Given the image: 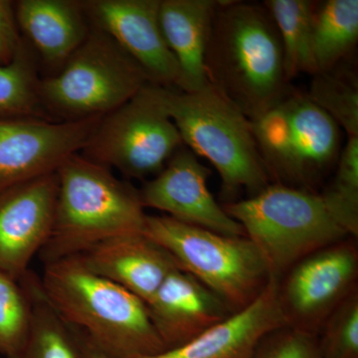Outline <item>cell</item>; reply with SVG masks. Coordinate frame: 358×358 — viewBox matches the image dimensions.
Segmentation results:
<instances>
[{
    "label": "cell",
    "instance_id": "cell-17",
    "mask_svg": "<svg viewBox=\"0 0 358 358\" xmlns=\"http://www.w3.org/2000/svg\"><path fill=\"white\" fill-rule=\"evenodd\" d=\"M79 256L90 270L128 289L145 303L167 275L179 268L173 257L143 232L112 238Z\"/></svg>",
    "mask_w": 358,
    "mask_h": 358
},
{
    "label": "cell",
    "instance_id": "cell-23",
    "mask_svg": "<svg viewBox=\"0 0 358 358\" xmlns=\"http://www.w3.org/2000/svg\"><path fill=\"white\" fill-rule=\"evenodd\" d=\"M308 96L324 110L341 129L358 136L357 75L345 62L327 72L313 75Z\"/></svg>",
    "mask_w": 358,
    "mask_h": 358
},
{
    "label": "cell",
    "instance_id": "cell-4",
    "mask_svg": "<svg viewBox=\"0 0 358 358\" xmlns=\"http://www.w3.org/2000/svg\"><path fill=\"white\" fill-rule=\"evenodd\" d=\"M167 114L185 147L211 162L223 196L255 195L272 183L259 152L251 121L211 85L196 92L162 88Z\"/></svg>",
    "mask_w": 358,
    "mask_h": 358
},
{
    "label": "cell",
    "instance_id": "cell-10",
    "mask_svg": "<svg viewBox=\"0 0 358 358\" xmlns=\"http://www.w3.org/2000/svg\"><path fill=\"white\" fill-rule=\"evenodd\" d=\"M286 274L278 294L287 326L317 336L329 315L357 289V245L350 238L329 245Z\"/></svg>",
    "mask_w": 358,
    "mask_h": 358
},
{
    "label": "cell",
    "instance_id": "cell-7",
    "mask_svg": "<svg viewBox=\"0 0 358 358\" xmlns=\"http://www.w3.org/2000/svg\"><path fill=\"white\" fill-rule=\"evenodd\" d=\"M143 234L166 250L179 268L196 278L236 313L270 282V270L246 236H230L167 215H147Z\"/></svg>",
    "mask_w": 358,
    "mask_h": 358
},
{
    "label": "cell",
    "instance_id": "cell-20",
    "mask_svg": "<svg viewBox=\"0 0 358 358\" xmlns=\"http://www.w3.org/2000/svg\"><path fill=\"white\" fill-rule=\"evenodd\" d=\"M357 40V0L313 2L312 45L317 73L345 63Z\"/></svg>",
    "mask_w": 358,
    "mask_h": 358
},
{
    "label": "cell",
    "instance_id": "cell-12",
    "mask_svg": "<svg viewBox=\"0 0 358 358\" xmlns=\"http://www.w3.org/2000/svg\"><path fill=\"white\" fill-rule=\"evenodd\" d=\"M88 20L133 59L150 84L176 88L179 68L159 24L160 0L82 1Z\"/></svg>",
    "mask_w": 358,
    "mask_h": 358
},
{
    "label": "cell",
    "instance_id": "cell-9",
    "mask_svg": "<svg viewBox=\"0 0 358 358\" xmlns=\"http://www.w3.org/2000/svg\"><path fill=\"white\" fill-rule=\"evenodd\" d=\"M162 88L148 84L128 102L103 117L83 148V157L115 167L129 178L159 174L185 145L167 114Z\"/></svg>",
    "mask_w": 358,
    "mask_h": 358
},
{
    "label": "cell",
    "instance_id": "cell-27",
    "mask_svg": "<svg viewBox=\"0 0 358 358\" xmlns=\"http://www.w3.org/2000/svg\"><path fill=\"white\" fill-rule=\"evenodd\" d=\"M317 338L322 358H358V291L327 317Z\"/></svg>",
    "mask_w": 358,
    "mask_h": 358
},
{
    "label": "cell",
    "instance_id": "cell-16",
    "mask_svg": "<svg viewBox=\"0 0 358 358\" xmlns=\"http://www.w3.org/2000/svg\"><path fill=\"white\" fill-rule=\"evenodd\" d=\"M147 307L166 350L185 345L234 313L220 296L181 268L167 275Z\"/></svg>",
    "mask_w": 358,
    "mask_h": 358
},
{
    "label": "cell",
    "instance_id": "cell-30",
    "mask_svg": "<svg viewBox=\"0 0 358 358\" xmlns=\"http://www.w3.org/2000/svg\"><path fill=\"white\" fill-rule=\"evenodd\" d=\"M78 336V345H79L80 357L81 358H114L96 348L88 338L81 334Z\"/></svg>",
    "mask_w": 358,
    "mask_h": 358
},
{
    "label": "cell",
    "instance_id": "cell-1",
    "mask_svg": "<svg viewBox=\"0 0 358 358\" xmlns=\"http://www.w3.org/2000/svg\"><path fill=\"white\" fill-rule=\"evenodd\" d=\"M209 83L251 121L293 87L279 32L263 3L220 0L205 55Z\"/></svg>",
    "mask_w": 358,
    "mask_h": 358
},
{
    "label": "cell",
    "instance_id": "cell-19",
    "mask_svg": "<svg viewBox=\"0 0 358 358\" xmlns=\"http://www.w3.org/2000/svg\"><path fill=\"white\" fill-rule=\"evenodd\" d=\"M15 17L45 63L60 69L90 32L83 3L73 0H21Z\"/></svg>",
    "mask_w": 358,
    "mask_h": 358
},
{
    "label": "cell",
    "instance_id": "cell-25",
    "mask_svg": "<svg viewBox=\"0 0 358 358\" xmlns=\"http://www.w3.org/2000/svg\"><path fill=\"white\" fill-rule=\"evenodd\" d=\"M334 218L352 237L358 235V136L348 138L341 148L336 173L320 193Z\"/></svg>",
    "mask_w": 358,
    "mask_h": 358
},
{
    "label": "cell",
    "instance_id": "cell-3",
    "mask_svg": "<svg viewBox=\"0 0 358 358\" xmlns=\"http://www.w3.org/2000/svg\"><path fill=\"white\" fill-rule=\"evenodd\" d=\"M55 217L40 251L45 264L79 256L122 235L143 232L145 217L140 192L109 167L77 154L58 169Z\"/></svg>",
    "mask_w": 358,
    "mask_h": 358
},
{
    "label": "cell",
    "instance_id": "cell-2",
    "mask_svg": "<svg viewBox=\"0 0 358 358\" xmlns=\"http://www.w3.org/2000/svg\"><path fill=\"white\" fill-rule=\"evenodd\" d=\"M39 284L59 317L110 357L129 358L166 350L147 303L90 270L81 256L45 264Z\"/></svg>",
    "mask_w": 358,
    "mask_h": 358
},
{
    "label": "cell",
    "instance_id": "cell-15",
    "mask_svg": "<svg viewBox=\"0 0 358 358\" xmlns=\"http://www.w3.org/2000/svg\"><path fill=\"white\" fill-rule=\"evenodd\" d=\"M278 289L279 280L272 277L248 307L233 313L185 345L129 358H253L257 345L266 334L287 326Z\"/></svg>",
    "mask_w": 358,
    "mask_h": 358
},
{
    "label": "cell",
    "instance_id": "cell-22",
    "mask_svg": "<svg viewBox=\"0 0 358 358\" xmlns=\"http://www.w3.org/2000/svg\"><path fill=\"white\" fill-rule=\"evenodd\" d=\"M313 2L310 0H266L281 40L285 72L289 83L301 74L317 73L312 45Z\"/></svg>",
    "mask_w": 358,
    "mask_h": 358
},
{
    "label": "cell",
    "instance_id": "cell-18",
    "mask_svg": "<svg viewBox=\"0 0 358 358\" xmlns=\"http://www.w3.org/2000/svg\"><path fill=\"white\" fill-rule=\"evenodd\" d=\"M219 1L160 0V28L179 68L176 89L196 92L210 85L205 55Z\"/></svg>",
    "mask_w": 358,
    "mask_h": 358
},
{
    "label": "cell",
    "instance_id": "cell-11",
    "mask_svg": "<svg viewBox=\"0 0 358 358\" xmlns=\"http://www.w3.org/2000/svg\"><path fill=\"white\" fill-rule=\"evenodd\" d=\"M101 119L0 120V192L57 173L66 160L83 150Z\"/></svg>",
    "mask_w": 358,
    "mask_h": 358
},
{
    "label": "cell",
    "instance_id": "cell-26",
    "mask_svg": "<svg viewBox=\"0 0 358 358\" xmlns=\"http://www.w3.org/2000/svg\"><path fill=\"white\" fill-rule=\"evenodd\" d=\"M31 303L17 281L0 273V352L13 355L25 343L31 327Z\"/></svg>",
    "mask_w": 358,
    "mask_h": 358
},
{
    "label": "cell",
    "instance_id": "cell-6",
    "mask_svg": "<svg viewBox=\"0 0 358 358\" xmlns=\"http://www.w3.org/2000/svg\"><path fill=\"white\" fill-rule=\"evenodd\" d=\"M251 124L274 183L315 192L336 166L343 148L341 129L307 93L292 88Z\"/></svg>",
    "mask_w": 358,
    "mask_h": 358
},
{
    "label": "cell",
    "instance_id": "cell-13",
    "mask_svg": "<svg viewBox=\"0 0 358 358\" xmlns=\"http://www.w3.org/2000/svg\"><path fill=\"white\" fill-rule=\"evenodd\" d=\"M212 171L183 145L154 178L138 190L145 208L164 212L180 222L230 236H246L208 189Z\"/></svg>",
    "mask_w": 358,
    "mask_h": 358
},
{
    "label": "cell",
    "instance_id": "cell-28",
    "mask_svg": "<svg viewBox=\"0 0 358 358\" xmlns=\"http://www.w3.org/2000/svg\"><path fill=\"white\" fill-rule=\"evenodd\" d=\"M253 358H322L317 336L282 327L266 334Z\"/></svg>",
    "mask_w": 358,
    "mask_h": 358
},
{
    "label": "cell",
    "instance_id": "cell-29",
    "mask_svg": "<svg viewBox=\"0 0 358 358\" xmlns=\"http://www.w3.org/2000/svg\"><path fill=\"white\" fill-rule=\"evenodd\" d=\"M22 44L13 3L0 0V65L9 64Z\"/></svg>",
    "mask_w": 358,
    "mask_h": 358
},
{
    "label": "cell",
    "instance_id": "cell-21",
    "mask_svg": "<svg viewBox=\"0 0 358 358\" xmlns=\"http://www.w3.org/2000/svg\"><path fill=\"white\" fill-rule=\"evenodd\" d=\"M23 278L31 303V327L20 350L4 358H81L77 334L45 300L39 282Z\"/></svg>",
    "mask_w": 358,
    "mask_h": 358
},
{
    "label": "cell",
    "instance_id": "cell-24",
    "mask_svg": "<svg viewBox=\"0 0 358 358\" xmlns=\"http://www.w3.org/2000/svg\"><path fill=\"white\" fill-rule=\"evenodd\" d=\"M39 84L34 60L23 43L9 64L0 65V120L41 119Z\"/></svg>",
    "mask_w": 358,
    "mask_h": 358
},
{
    "label": "cell",
    "instance_id": "cell-14",
    "mask_svg": "<svg viewBox=\"0 0 358 358\" xmlns=\"http://www.w3.org/2000/svg\"><path fill=\"white\" fill-rule=\"evenodd\" d=\"M57 174L0 192V273L18 281L50 237L57 199Z\"/></svg>",
    "mask_w": 358,
    "mask_h": 358
},
{
    "label": "cell",
    "instance_id": "cell-5",
    "mask_svg": "<svg viewBox=\"0 0 358 358\" xmlns=\"http://www.w3.org/2000/svg\"><path fill=\"white\" fill-rule=\"evenodd\" d=\"M280 280L294 264L350 237L334 218L322 195L272 182L247 199L223 204Z\"/></svg>",
    "mask_w": 358,
    "mask_h": 358
},
{
    "label": "cell",
    "instance_id": "cell-8",
    "mask_svg": "<svg viewBox=\"0 0 358 358\" xmlns=\"http://www.w3.org/2000/svg\"><path fill=\"white\" fill-rule=\"evenodd\" d=\"M150 84L140 66L93 27L53 76L40 80L42 108L62 121L103 117Z\"/></svg>",
    "mask_w": 358,
    "mask_h": 358
}]
</instances>
